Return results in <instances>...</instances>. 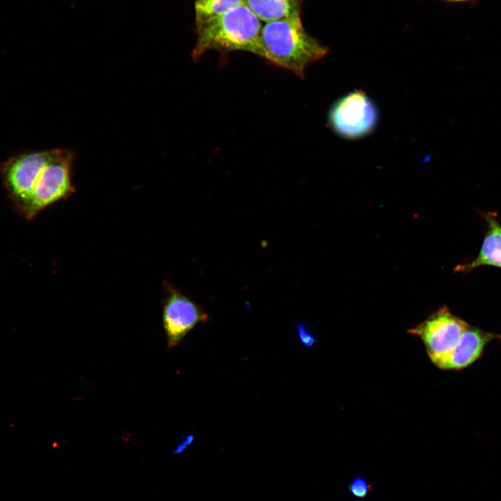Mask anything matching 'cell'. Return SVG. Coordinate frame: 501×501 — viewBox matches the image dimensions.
Listing matches in <instances>:
<instances>
[{
	"mask_svg": "<svg viewBox=\"0 0 501 501\" xmlns=\"http://www.w3.org/2000/svg\"><path fill=\"white\" fill-rule=\"evenodd\" d=\"M260 42L261 57L301 78L308 65L328 52L307 33L301 16L263 23Z\"/></svg>",
	"mask_w": 501,
	"mask_h": 501,
	"instance_id": "1",
	"label": "cell"
},
{
	"mask_svg": "<svg viewBox=\"0 0 501 501\" xmlns=\"http://www.w3.org/2000/svg\"><path fill=\"white\" fill-rule=\"evenodd\" d=\"M262 24L245 3L219 16L196 22L197 40L191 56L196 60L209 50L245 51L260 56Z\"/></svg>",
	"mask_w": 501,
	"mask_h": 501,
	"instance_id": "2",
	"label": "cell"
},
{
	"mask_svg": "<svg viewBox=\"0 0 501 501\" xmlns=\"http://www.w3.org/2000/svg\"><path fill=\"white\" fill-rule=\"evenodd\" d=\"M73 152L56 149L53 157L40 173L35 184L31 198L22 213L25 219H33L40 212L74 193L71 170Z\"/></svg>",
	"mask_w": 501,
	"mask_h": 501,
	"instance_id": "3",
	"label": "cell"
},
{
	"mask_svg": "<svg viewBox=\"0 0 501 501\" xmlns=\"http://www.w3.org/2000/svg\"><path fill=\"white\" fill-rule=\"evenodd\" d=\"M56 149L26 152L0 163V176L16 211L27 206L38 178Z\"/></svg>",
	"mask_w": 501,
	"mask_h": 501,
	"instance_id": "4",
	"label": "cell"
},
{
	"mask_svg": "<svg viewBox=\"0 0 501 501\" xmlns=\"http://www.w3.org/2000/svg\"><path fill=\"white\" fill-rule=\"evenodd\" d=\"M378 117L373 101L364 92L355 90L334 103L329 111L328 121L340 136L354 139L371 133Z\"/></svg>",
	"mask_w": 501,
	"mask_h": 501,
	"instance_id": "5",
	"label": "cell"
},
{
	"mask_svg": "<svg viewBox=\"0 0 501 501\" xmlns=\"http://www.w3.org/2000/svg\"><path fill=\"white\" fill-rule=\"evenodd\" d=\"M164 289L162 323L170 350L179 345L197 325L207 322L209 316L193 299L173 285L164 283Z\"/></svg>",
	"mask_w": 501,
	"mask_h": 501,
	"instance_id": "6",
	"label": "cell"
},
{
	"mask_svg": "<svg viewBox=\"0 0 501 501\" xmlns=\"http://www.w3.org/2000/svg\"><path fill=\"white\" fill-rule=\"evenodd\" d=\"M468 326L443 307L408 332L422 340L434 364L456 347Z\"/></svg>",
	"mask_w": 501,
	"mask_h": 501,
	"instance_id": "7",
	"label": "cell"
},
{
	"mask_svg": "<svg viewBox=\"0 0 501 501\" xmlns=\"http://www.w3.org/2000/svg\"><path fill=\"white\" fill-rule=\"evenodd\" d=\"M497 336L469 326L462 334L456 347L446 356L434 363L443 369H459L475 361L486 344Z\"/></svg>",
	"mask_w": 501,
	"mask_h": 501,
	"instance_id": "8",
	"label": "cell"
},
{
	"mask_svg": "<svg viewBox=\"0 0 501 501\" xmlns=\"http://www.w3.org/2000/svg\"><path fill=\"white\" fill-rule=\"evenodd\" d=\"M485 217L488 231L479 255L470 263L458 267L457 270L469 271L483 265L501 268V225L491 214Z\"/></svg>",
	"mask_w": 501,
	"mask_h": 501,
	"instance_id": "9",
	"label": "cell"
},
{
	"mask_svg": "<svg viewBox=\"0 0 501 501\" xmlns=\"http://www.w3.org/2000/svg\"><path fill=\"white\" fill-rule=\"evenodd\" d=\"M301 0H244L263 23L301 16Z\"/></svg>",
	"mask_w": 501,
	"mask_h": 501,
	"instance_id": "10",
	"label": "cell"
},
{
	"mask_svg": "<svg viewBox=\"0 0 501 501\" xmlns=\"http://www.w3.org/2000/svg\"><path fill=\"white\" fill-rule=\"evenodd\" d=\"M244 3V0H196V22L223 15Z\"/></svg>",
	"mask_w": 501,
	"mask_h": 501,
	"instance_id": "11",
	"label": "cell"
},
{
	"mask_svg": "<svg viewBox=\"0 0 501 501\" xmlns=\"http://www.w3.org/2000/svg\"><path fill=\"white\" fill-rule=\"evenodd\" d=\"M370 490L371 486L367 480L359 477L353 479L349 486V491L351 494L360 499L365 498Z\"/></svg>",
	"mask_w": 501,
	"mask_h": 501,
	"instance_id": "12",
	"label": "cell"
},
{
	"mask_svg": "<svg viewBox=\"0 0 501 501\" xmlns=\"http://www.w3.org/2000/svg\"><path fill=\"white\" fill-rule=\"evenodd\" d=\"M296 328L299 339L303 345L306 347H310L316 343V337L305 323L299 322Z\"/></svg>",
	"mask_w": 501,
	"mask_h": 501,
	"instance_id": "13",
	"label": "cell"
},
{
	"mask_svg": "<svg viewBox=\"0 0 501 501\" xmlns=\"http://www.w3.org/2000/svg\"><path fill=\"white\" fill-rule=\"evenodd\" d=\"M193 440L194 436L193 435L187 436L186 437H185L184 440H182L181 443L176 447V448L174 450L173 453L180 454L184 452L186 449V447L192 443Z\"/></svg>",
	"mask_w": 501,
	"mask_h": 501,
	"instance_id": "14",
	"label": "cell"
},
{
	"mask_svg": "<svg viewBox=\"0 0 501 501\" xmlns=\"http://www.w3.org/2000/svg\"><path fill=\"white\" fill-rule=\"evenodd\" d=\"M451 1H467V0H447Z\"/></svg>",
	"mask_w": 501,
	"mask_h": 501,
	"instance_id": "15",
	"label": "cell"
}]
</instances>
